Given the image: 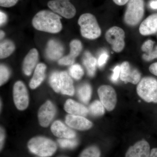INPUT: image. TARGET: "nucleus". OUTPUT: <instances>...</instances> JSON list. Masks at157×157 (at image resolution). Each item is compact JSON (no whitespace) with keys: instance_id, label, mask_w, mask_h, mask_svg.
Returning a JSON list of instances; mask_svg holds the SVG:
<instances>
[{"instance_id":"f03ea898","label":"nucleus","mask_w":157,"mask_h":157,"mask_svg":"<svg viewBox=\"0 0 157 157\" xmlns=\"http://www.w3.org/2000/svg\"><path fill=\"white\" fill-rule=\"evenodd\" d=\"M28 147L30 151L39 156H51L56 151L57 145L53 140L45 137H33L29 140Z\"/></svg>"},{"instance_id":"e433bc0d","label":"nucleus","mask_w":157,"mask_h":157,"mask_svg":"<svg viewBox=\"0 0 157 157\" xmlns=\"http://www.w3.org/2000/svg\"><path fill=\"white\" fill-rule=\"evenodd\" d=\"M149 70L152 74H154L155 76H157V62L152 64L150 66Z\"/></svg>"},{"instance_id":"bb28decb","label":"nucleus","mask_w":157,"mask_h":157,"mask_svg":"<svg viewBox=\"0 0 157 157\" xmlns=\"http://www.w3.org/2000/svg\"><path fill=\"white\" fill-rule=\"evenodd\" d=\"M101 151L98 147L90 146L84 149L78 157H100Z\"/></svg>"},{"instance_id":"7ed1b4c3","label":"nucleus","mask_w":157,"mask_h":157,"mask_svg":"<svg viewBox=\"0 0 157 157\" xmlns=\"http://www.w3.org/2000/svg\"><path fill=\"white\" fill-rule=\"evenodd\" d=\"M82 36L86 39L94 40L101 36V30L95 16L90 13H84L78 21Z\"/></svg>"},{"instance_id":"9d476101","label":"nucleus","mask_w":157,"mask_h":157,"mask_svg":"<svg viewBox=\"0 0 157 157\" xmlns=\"http://www.w3.org/2000/svg\"><path fill=\"white\" fill-rule=\"evenodd\" d=\"M120 78L125 83L130 82L133 84L139 83L141 78L139 71L131 66L129 62H124L120 66Z\"/></svg>"},{"instance_id":"37998d69","label":"nucleus","mask_w":157,"mask_h":157,"mask_svg":"<svg viewBox=\"0 0 157 157\" xmlns=\"http://www.w3.org/2000/svg\"><path fill=\"white\" fill-rule=\"evenodd\" d=\"M66 157V156H61V157Z\"/></svg>"},{"instance_id":"ea45409f","label":"nucleus","mask_w":157,"mask_h":157,"mask_svg":"<svg viewBox=\"0 0 157 157\" xmlns=\"http://www.w3.org/2000/svg\"><path fill=\"white\" fill-rule=\"evenodd\" d=\"M149 157H157V148H154L151 151Z\"/></svg>"},{"instance_id":"c756f323","label":"nucleus","mask_w":157,"mask_h":157,"mask_svg":"<svg viewBox=\"0 0 157 157\" xmlns=\"http://www.w3.org/2000/svg\"><path fill=\"white\" fill-rule=\"evenodd\" d=\"M10 72L9 68L6 65L1 64L0 66V85L6 83L10 77Z\"/></svg>"},{"instance_id":"6ab92c4d","label":"nucleus","mask_w":157,"mask_h":157,"mask_svg":"<svg viewBox=\"0 0 157 157\" xmlns=\"http://www.w3.org/2000/svg\"><path fill=\"white\" fill-rule=\"evenodd\" d=\"M64 109L71 115L85 117L88 113L89 109L84 105L73 101L68 99L64 104Z\"/></svg>"},{"instance_id":"c9c22d12","label":"nucleus","mask_w":157,"mask_h":157,"mask_svg":"<svg viewBox=\"0 0 157 157\" xmlns=\"http://www.w3.org/2000/svg\"><path fill=\"white\" fill-rule=\"evenodd\" d=\"M5 138H6V133L4 128L1 127V132H0V148L2 150L5 143Z\"/></svg>"},{"instance_id":"0eeeda50","label":"nucleus","mask_w":157,"mask_h":157,"mask_svg":"<svg viewBox=\"0 0 157 157\" xmlns=\"http://www.w3.org/2000/svg\"><path fill=\"white\" fill-rule=\"evenodd\" d=\"M47 5L54 12L67 19L73 18L76 15V8L70 0H51Z\"/></svg>"},{"instance_id":"f3484780","label":"nucleus","mask_w":157,"mask_h":157,"mask_svg":"<svg viewBox=\"0 0 157 157\" xmlns=\"http://www.w3.org/2000/svg\"><path fill=\"white\" fill-rule=\"evenodd\" d=\"M139 30L142 36H149L156 33L157 13L151 14L144 20L140 24Z\"/></svg>"},{"instance_id":"dca6fc26","label":"nucleus","mask_w":157,"mask_h":157,"mask_svg":"<svg viewBox=\"0 0 157 157\" xmlns=\"http://www.w3.org/2000/svg\"><path fill=\"white\" fill-rule=\"evenodd\" d=\"M51 130L54 135L59 138L73 139L76 136V133L73 130L59 121H55L52 124Z\"/></svg>"},{"instance_id":"4be33fe9","label":"nucleus","mask_w":157,"mask_h":157,"mask_svg":"<svg viewBox=\"0 0 157 157\" xmlns=\"http://www.w3.org/2000/svg\"><path fill=\"white\" fill-rule=\"evenodd\" d=\"M82 63L86 69L88 75L90 77L94 76L97 69V59L89 52H85L83 55Z\"/></svg>"},{"instance_id":"a19ab883","label":"nucleus","mask_w":157,"mask_h":157,"mask_svg":"<svg viewBox=\"0 0 157 157\" xmlns=\"http://www.w3.org/2000/svg\"><path fill=\"white\" fill-rule=\"evenodd\" d=\"M150 6L152 9H157V0L153 1L150 3Z\"/></svg>"},{"instance_id":"4468645a","label":"nucleus","mask_w":157,"mask_h":157,"mask_svg":"<svg viewBox=\"0 0 157 157\" xmlns=\"http://www.w3.org/2000/svg\"><path fill=\"white\" fill-rule=\"evenodd\" d=\"M65 122L69 127L79 131L89 130L93 126L90 121L80 116L69 114L66 116Z\"/></svg>"},{"instance_id":"2eb2a0df","label":"nucleus","mask_w":157,"mask_h":157,"mask_svg":"<svg viewBox=\"0 0 157 157\" xmlns=\"http://www.w3.org/2000/svg\"><path fill=\"white\" fill-rule=\"evenodd\" d=\"M39 57V52L35 48H32L26 55L22 64V70L25 75L30 76L37 66Z\"/></svg>"},{"instance_id":"72a5a7b5","label":"nucleus","mask_w":157,"mask_h":157,"mask_svg":"<svg viewBox=\"0 0 157 157\" xmlns=\"http://www.w3.org/2000/svg\"><path fill=\"white\" fill-rule=\"evenodd\" d=\"M109 55L106 52H103L99 56L98 60V64L100 67H102L107 63Z\"/></svg>"},{"instance_id":"a878e982","label":"nucleus","mask_w":157,"mask_h":157,"mask_svg":"<svg viewBox=\"0 0 157 157\" xmlns=\"http://www.w3.org/2000/svg\"><path fill=\"white\" fill-rule=\"evenodd\" d=\"M49 83L55 92L56 93L60 92V72L55 71L52 73L49 77Z\"/></svg>"},{"instance_id":"b1692460","label":"nucleus","mask_w":157,"mask_h":157,"mask_svg":"<svg viewBox=\"0 0 157 157\" xmlns=\"http://www.w3.org/2000/svg\"><path fill=\"white\" fill-rule=\"evenodd\" d=\"M92 92L91 86L87 83L82 85L77 90L78 98L84 104H87L89 102L91 97Z\"/></svg>"},{"instance_id":"9b49d317","label":"nucleus","mask_w":157,"mask_h":157,"mask_svg":"<svg viewBox=\"0 0 157 157\" xmlns=\"http://www.w3.org/2000/svg\"><path fill=\"white\" fill-rule=\"evenodd\" d=\"M56 113V109L52 102L47 101L39 108L38 119L41 126L48 127L53 120Z\"/></svg>"},{"instance_id":"412c9836","label":"nucleus","mask_w":157,"mask_h":157,"mask_svg":"<svg viewBox=\"0 0 157 157\" xmlns=\"http://www.w3.org/2000/svg\"><path fill=\"white\" fill-rule=\"evenodd\" d=\"M61 91L64 95L73 96L75 92L73 81L70 75L67 72H60Z\"/></svg>"},{"instance_id":"20e7f679","label":"nucleus","mask_w":157,"mask_h":157,"mask_svg":"<svg viewBox=\"0 0 157 157\" xmlns=\"http://www.w3.org/2000/svg\"><path fill=\"white\" fill-rule=\"evenodd\" d=\"M138 95L147 103H157V79L154 77H144L137 84Z\"/></svg>"},{"instance_id":"a211bd4d","label":"nucleus","mask_w":157,"mask_h":157,"mask_svg":"<svg viewBox=\"0 0 157 157\" xmlns=\"http://www.w3.org/2000/svg\"><path fill=\"white\" fill-rule=\"evenodd\" d=\"M64 49L61 43L56 40L51 39L47 43L46 55L51 60H56L61 58Z\"/></svg>"},{"instance_id":"c85d7f7f","label":"nucleus","mask_w":157,"mask_h":157,"mask_svg":"<svg viewBox=\"0 0 157 157\" xmlns=\"http://www.w3.org/2000/svg\"><path fill=\"white\" fill-rule=\"evenodd\" d=\"M58 142L59 145L62 148H73L76 147L78 144V141L76 139L61 138L59 139Z\"/></svg>"},{"instance_id":"39448f33","label":"nucleus","mask_w":157,"mask_h":157,"mask_svg":"<svg viewBox=\"0 0 157 157\" xmlns=\"http://www.w3.org/2000/svg\"><path fill=\"white\" fill-rule=\"evenodd\" d=\"M144 14V0H129L124 16V22L128 25H137Z\"/></svg>"},{"instance_id":"473e14b6","label":"nucleus","mask_w":157,"mask_h":157,"mask_svg":"<svg viewBox=\"0 0 157 157\" xmlns=\"http://www.w3.org/2000/svg\"><path fill=\"white\" fill-rule=\"evenodd\" d=\"M18 0H0V6L5 8H10L15 6Z\"/></svg>"},{"instance_id":"79ce46f5","label":"nucleus","mask_w":157,"mask_h":157,"mask_svg":"<svg viewBox=\"0 0 157 157\" xmlns=\"http://www.w3.org/2000/svg\"><path fill=\"white\" fill-rule=\"evenodd\" d=\"M0 36H1V39H2L5 36V33L4 31L1 30V33H0Z\"/></svg>"},{"instance_id":"5701e85b","label":"nucleus","mask_w":157,"mask_h":157,"mask_svg":"<svg viewBox=\"0 0 157 157\" xmlns=\"http://www.w3.org/2000/svg\"><path fill=\"white\" fill-rule=\"evenodd\" d=\"M15 49L14 42L9 39L4 40L0 44V58L3 59L10 56Z\"/></svg>"},{"instance_id":"1a4fd4ad","label":"nucleus","mask_w":157,"mask_h":157,"mask_svg":"<svg viewBox=\"0 0 157 157\" xmlns=\"http://www.w3.org/2000/svg\"><path fill=\"white\" fill-rule=\"evenodd\" d=\"M98 94L101 103L108 111H112L115 108L117 98L115 90L112 86H101L98 88Z\"/></svg>"},{"instance_id":"2f4dec72","label":"nucleus","mask_w":157,"mask_h":157,"mask_svg":"<svg viewBox=\"0 0 157 157\" xmlns=\"http://www.w3.org/2000/svg\"><path fill=\"white\" fill-rule=\"evenodd\" d=\"M155 42L151 40H148L143 43L141 46V50L145 53L154 48Z\"/></svg>"},{"instance_id":"f704fd0d","label":"nucleus","mask_w":157,"mask_h":157,"mask_svg":"<svg viewBox=\"0 0 157 157\" xmlns=\"http://www.w3.org/2000/svg\"><path fill=\"white\" fill-rule=\"evenodd\" d=\"M121 67L117 66L113 70V73L111 77V80L113 82H116L119 76H120Z\"/></svg>"},{"instance_id":"7c9ffc66","label":"nucleus","mask_w":157,"mask_h":157,"mask_svg":"<svg viewBox=\"0 0 157 157\" xmlns=\"http://www.w3.org/2000/svg\"><path fill=\"white\" fill-rule=\"evenodd\" d=\"M142 58L146 61H151L157 58V46L152 48L147 52L144 54Z\"/></svg>"},{"instance_id":"4c0bfd02","label":"nucleus","mask_w":157,"mask_h":157,"mask_svg":"<svg viewBox=\"0 0 157 157\" xmlns=\"http://www.w3.org/2000/svg\"><path fill=\"white\" fill-rule=\"evenodd\" d=\"M7 20V15L3 11L0 12V24L1 26L3 25Z\"/></svg>"},{"instance_id":"423d86ee","label":"nucleus","mask_w":157,"mask_h":157,"mask_svg":"<svg viewBox=\"0 0 157 157\" xmlns=\"http://www.w3.org/2000/svg\"><path fill=\"white\" fill-rule=\"evenodd\" d=\"M125 32L119 27L114 26L109 29L105 34V39L112 46L113 50L119 53L125 47Z\"/></svg>"},{"instance_id":"58836bf2","label":"nucleus","mask_w":157,"mask_h":157,"mask_svg":"<svg viewBox=\"0 0 157 157\" xmlns=\"http://www.w3.org/2000/svg\"><path fill=\"white\" fill-rule=\"evenodd\" d=\"M114 3L119 6H122L128 3L129 0H113Z\"/></svg>"},{"instance_id":"f257e3e1","label":"nucleus","mask_w":157,"mask_h":157,"mask_svg":"<svg viewBox=\"0 0 157 157\" xmlns=\"http://www.w3.org/2000/svg\"><path fill=\"white\" fill-rule=\"evenodd\" d=\"M32 24L36 29L50 33H57L63 29L60 16L48 10H42L36 13Z\"/></svg>"},{"instance_id":"cd10ccee","label":"nucleus","mask_w":157,"mask_h":157,"mask_svg":"<svg viewBox=\"0 0 157 157\" xmlns=\"http://www.w3.org/2000/svg\"><path fill=\"white\" fill-rule=\"evenodd\" d=\"M70 76L76 80L81 79L84 75V71L80 65L75 64L71 65L69 70Z\"/></svg>"},{"instance_id":"6e6552de","label":"nucleus","mask_w":157,"mask_h":157,"mask_svg":"<svg viewBox=\"0 0 157 157\" xmlns=\"http://www.w3.org/2000/svg\"><path fill=\"white\" fill-rule=\"evenodd\" d=\"M13 100L15 106L20 110H25L29 104V97L27 89L21 81L14 83L13 89Z\"/></svg>"},{"instance_id":"aec40b11","label":"nucleus","mask_w":157,"mask_h":157,"mask_svg":"<svg viewBox=\"0 0 157 157\" xmlns=\"http://www.w3.org/2000/svg\"><path fill=\"white\" fill-rule=\"evenodd\" d=\"M46 68V65L43 63L37 65L34 70L33 76L29 84L32 89H35L39 87L45 79Z\"/></svg>"},{"instance_id":"f8f14e48","label":"nucleus","mask_w":157,"mask_h":157,"mask_svg":"<svg viewBox=\"0 0 157 157\" xmlns=\"http://www.w3.org/2000/svg\"><path fill=\"white\" fill-rule=\"evenodd\" d=\"M70 52L68 55L63 57L59 60V64L62 66H70L74 64L76 58L81 53L82 49L81 42L74 39L70 44Z\"/></svg>"},{"instance_id":"393cba45","label":"nucleus","mask_w":157,"mask_h":157,"mask_svg":"<svg viewBox=\"0 0 157 157\" xmlns=\"http://www.w3.org/2000/svg\"><path fill=\"white\" fill-rule=\"evenodd\" d=\"M104 108L101 101H95L90 105L89 111L94 116H101L105 113Z\"/></svg>"},{"instance_id":"ddd939ff","label":"nucleus","mask_w":157,"mask_h":157,"mask_svg":"<svg viewBox=\"0 0 157 157\" xmlns=\"http://www.w3.org/2000/svg\"><path fill=\"white\" fill-rule=\"evenodd\" d=\"M150 153V147L148 142L141 140L129 147L125 157H149Z\"/></svg>"}]
</instances>
